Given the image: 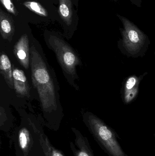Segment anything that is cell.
I'll list each match as a JSON object with an SVG mask.
<instances>
[{
    "mask_svg": "<svg viewBox=\"0 0 155 156\" xmlns=\"http://www.w3.org/2000/svg\"><path fill=\"white\" fill-rule=\"evenodd\" d=\"M123 24L122 39L118 42V48L127 57L138 58L145 55L150 42L147 37L128 19L119 16Z\"/></svg>",
    "mask_w": 155,
    "mask_h": 156,
    "instance_id": "cell-2",
    "label": "cell"
},
{
    "mask_svg": "<svg viewBox=\"0 0 155 156\" xmlns=\"http://www.w3.org/2000/svg\"><path fill=\"white\" fill-rule=\"evenodd\" d=\"M23 4L26 8L41 16H48L46 10L39 3L35 2H24Z\"/></svg>",
    "mask_w": 155,
    "mask_h": 156,
    "instance_id": "cell-10",
    "label": "cell"
},
{
    "mask_svg": "<svg viewBox=\"0 0 155 156\" xmlns=\"http://www.w3.org/2000/svg\"><path fill=\"white\" fill-rule=\"evenodd\" d=\"M1 64L4 69H7L11 67V62L9 58L5 55H2L0 57Z\"/></svg>",
    "mask_w": 155,
    "mask_h": 156,
    "instance_id": "cell-13",
    "label": "cell"
},
{
    "mask_svg": "<svg viewBox=\"0 0 155 156\" xmlns=\"http://www.w3.org/2000/svg\"><path fill=\"white\" fill-rule=\"evenodd\" d=\"M147 74L145 72L139 76L132 75L125 79L121 90L122 101L124 104H130L136 99L140 83Z\"/></svg>",
    "mask_w": 155,
    "mask_h": 156,
    "instance_id": "cell-4",
    "label": "cell"
},
{
    "mask_svg": "<svg viewBox=\"0 0 155 156\" xmlns=\"http://www.w3.org/2000/svg\"><path fill=\"white\" fill-rule=\"evenodd\" d=\"M0 2L7 11L14 16H17L18 12L12 0H0Z\"/></svg>",
    "mask_w": 155,
    "mask_h": 156,
    "instance_id": "cell-12",
    "label": "cell"
},
{
    "mask_svg": "<svg viewBox=\"0 0 155 156\" xmlns=\"http://www.w3.org/2000/svg\"><path fill=\"white\" fill-rule=\"evenodd\" d=\"M35 77L39 83L42 84L47 83L50 80V75L47 71L43 69H37L35 73Z\"/></svg>",
    "mask_w": 155,
    "mask_h": 156,
    "instance_id": "cell-11",
    "label": "cell"
},
{
    "mask_svg": "<svg viewBox=\"0 0 155 156\" xmlns=\"http://www.w3.org/2000/svg\"><path fill=\"white\" fill-rule=\"evenodd\" d=\"M74 142H70V147L74 156H95L87 137L75 127H72Z\"/></svg>",
    "mask_w": 155,
    "mask_h": 156,
    "instance_id": "cell-5",
    "label": "cell"
},
{
    "mask_svg": "<svg viewBox=\"0 0 155 156\" xmlns=\"http://www.w3.org/2000/svg\"><path fill=\"white\" fill-rule=\"evenodd\" d=\"M59 12L61 18L69 27V38L73 34L72 29L73 23V10L71 0H59Z\"/></svg>",
    "mask_w": 155,
    "mask_h": 156,
    "instance_id": "cell-6",
    "label": "cell"
},
{
    "mask_svg": "<svg viewBox=\"0 0 155 156\" xmlns=\"http://www.w3.org/2000/svg\"><path fill=\"white\" fill-rule=\"evenodd\" d=\"M32 136H30V133L28 130L23 128L22 129L19 134L18 143L20 149L24 153H27L30 150L32 143Z\"/></svg>",
    "mask_w": 155,
    "mask_h": 156,
    "instance_id": "cell-8",
    "label": "cell"
},
{
    "mask_svg": "<svg viewBox=\"0 0 155 156\" xmlns=\"http://www.w3.org/2000/svg\"><path fill=\"white\" fill-rule=\"evenodd\" d=\"M39 141L45 156H65L61 151L51 144L47 136L44 135L40 136Z\"/></svg>",
    "mask_w": 155,
    "mask_h": 156,
    "instance_id": "cell-7",
    "label": "cell"
},
{
    "mask_svg": "<svg viewBox=\"0 0 155 156\" xmlns=\"http://www.w3.org/2000/svg\"><path fill=\"white\" fill-rule=\"evenodd\" d=\"M54 41L58 59L67 82L76 90L79 91L80 87L76 83L79 79L77 73V67L82 68L83 66L80 55L62 38L55 37Z\"/></svg>",
    "mask_w": 155,
    "mask_h": 156,
    "instance_id": "cell-3",
    "label": "cell"
},
{
    "mask_svg": "<svg viewBox=\"0 0 155 156\" xmlns=\"http://www.w3.org/2000/svg\"><path fill=\"white\" fill-rule=\"evenodd\" d=\"M17 55H18V58L22 60L25 59L26 57V54L25 51L22 50L18 51V53H17Z\"/></svg>",
    "mask_w": 155,
    "mask_h": 156,
    "instance_id": "cell-15",
    "label": "cell"
},
{
    "mask_svg": "<svg viewBox=\"0 0 155 156\" xmlns=\"http://www.w3.org/2000/svg\"><path fill=\"white\" fill-rule=\"evenodd\" d=\"M18 1H20V0H18Z\"/></svg>",
    "mask_w": 155,
    "mask_h": 156,
    "instance_id": "cell-16",
    "label": "cell"
},
{
    "mask_svg": "<svg viewBox=\"0 0 155 156\" xmlns=\"http://www.w3.org/2000/svg\"><path fill=\"white\" fill-rule=\"evenodd\" d=\"M13 76L15 80L25 82L26 79L22 72L18 69H15L13 72Z\"/></svg>",
    "mask_w": 155,
    "mask_h": 156,
    "instance_id": "cell-14",
    "label": "cell"
},
{
    "mask_svg": "<svg viewBox=\"0 0 155 156\" xmlns=\"http://www.w3.org/2000/svg\"><path fill=\"white\" fill-rule=\"evenodd\" d=\"M83 121L99 146L109 156H128L121 147L118 134L91 112L82 113Z\"/></svg>",
    "mask_w": 155,
    "mask_h": 156,
    "instance_id": "cell-1",
    "label": "cell"
},
{
    "mask_svg": "<svg viewBox=\"0 0 155 156\" xmlns=\"http://www.w3.org/2000/svg\"><path fill=\"white\" fill-rule=\"evenodd\" d=\"M11 16L0 9V28L4 34H8L12 29V22Z\"/></svg>",
    "mask_w": 155,
    "mask_h": 156,
    "instance_id": "cell-9",
    "label": "cell"
}]
</instances>
